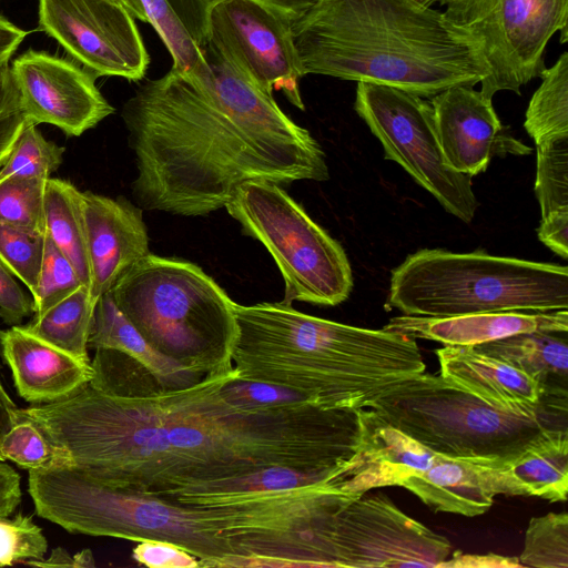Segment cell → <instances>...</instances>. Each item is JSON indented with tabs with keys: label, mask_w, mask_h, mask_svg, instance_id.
<instances>
[{
	"label": "cell",
	"mask_w": 568,
	"mask_h": 568,
	"mask_svg": "<svg viewBox=\"0 0 568 568\" xmlns=\"http://www.w3.org/2000/svg\"><path fill=\"white\" fill-rule=\"evenodd\" d=\"M28 121L49 123L80 136L114 112L95 77L72 62L28 50L11 65Z\"/></svg>",
	"instance_id": "9a60e30c"
},
{
	"label": "cell",
	"mask_w": 568,
	"mask_h": 568,
	"mask_svg": "<svg viewBox=\"0 0 568 568\" xmlns=\"http://www.w3.org/2000/svg\"><path fill=\"white\" fill-rule=\"evenodd\" d=\"M237 378L310 397L322 408H365L425 372L417 341L312 316L292 304L235 303Z\"/></svg>",
	"instance_id": "5b68a950"
},
{
	"label": "cell",
	"mask_w": 568,
	"mask_h": 568,
	"mask_svg": "<svg viewBox=\"0 0 568 568\" xmlns=\"http://www.w3.org/2000/svg\"><path fill=\"white\" fill-rule=\"evenodd\" d=\"M336 469L301 471L288 467H270L160 496L192 505L225 504L247 499L251 496L284 493L324 484L333 479Z\"/></svg>",
	"instance_id": "484cf974"
},
{
	"label": "cell",
	"mask_w": 568,
	"mask_h": 568,
	"mask_svg": "<svg viewBox=\"0 0 568 568\" xmlns=\"http://www.w3.org/2000/svg\"><path fill=\"white\" fill-rule=\"evenodd\" d=\"M64 151L28 121L0 168V181L11 176L49 179L62 164Z\"/></svg>",
	"instance_id": "836d02e7"
},
{
	"label": "cell",
	"mask_w": 568,
	"mask_h": 568,
	"mask_svg": "<svg viewBox=\"0 0 568 568\" xmlns=\"http://www.w3.org/2000/svg\"><path fill=\"white\" fill-rule=\"evenodd\" d=\"M303 74L433 98L488 75L479 41L416 0H317L291 26Z\"/></svg>",
	"instance_id": "277c9868"
},
{
	"label": "cell",
	"mask_w": 568,
	"mask_h": 568,
	"mask_svg": "<svg viewBox=\"0 0 568 568\" xmlns=\"http://www.w3.org/2000/svg\"><path fill=\"white\" fill-rule=\"evenodd\" d=\"M21 501L20 475L0 462V516L11 515Z\"/></svg>",
	"instance_id": "bcb514c9"
},
{
	"label": "cell",
	"mask_w": 568,
	"mask_h": 568,
	"mask_svg": "<svg viewBox=\"0 0 568 568\" xmlns=\"http://www.w3.org/2000/svg\"><path fill=\"white\" fill-rule=\"evenodd\" d=\"M568 332H529L474 346L539 381L552 394L568 396Z\"/></svg>",
	"instance_id": "cb8c5ba5"
},
{
	"label": "cell",
	"mask_w": 568,
	"mask_h": 568,
	"mask_svg": "<svg viewBox=\"0 0 568 568\" xmlns=\"http://www.w3.org/2000/svg\"><path fill=\"white\" fill-rule=\"evenodd\" d=\"M387 306L426 317L567 310L568 268L481 251L424 248L393 270Z\"/></svg>",
	"instance_id": "52a82bcc"
},
{
	"label": "cell",
	"mask_w": 568,
	"mask_h": 568,
	"mask_svg": "<svg viewBox=\"0 0 568 568\" xmlns=\"http://www.w3.org/2000/svg\"><path fill=\"white\" fill-rule=\"evenodd\" d=\"M81 286L85 285L80 280L73 264L52 240L44 235V250L39 280L32 293L33 315L43 314Z\"/></svg>",
	"instance_id": "d590c367"
},
{
	"label": "cell",
	"mask_w": 568,
	"mask_h": 568,
	"mask_svg": "<svg viewBox=\"0 0 568 568\" xmlns=\"http://www.w3.org/2000/svg\"><path fill=\"white\" fill-rule=\"evenodd\" d=\"M384 328L448 346H476L529 332H568V310L488 312L449 317L402 315Z\"/></svg>",
	"instance_id": "7402d4cb"
},
{
	"label": "cell",
	"mask_w": 568,
	"mask_h": 568,
	"mask_svg": "<svg viewBox=\"0 0 568 568\" xmlns=\"http://www.w3.org/2000/svg\"><path fill=\"white\" fill-rule=\"evenodd\" d=\"M354 109L384 149L446 212L470 223L479 202L471 178L450 169L429 101L388 85L357 82Z\"/></svg>",
	"instance_id": "30bf717a"
},
{
	"label": "cell",
	"mask_w": 568,
	"mask_h": 568,
	"mask_svg": "<svg viewBox=\"0 0 568 568\" xmlns=\"http://www.w3.org/2000/svg\"><path fill=\"white\" fill-rule=\"evenodd\" d=\"M16 410L17 406L0 382V462H6L1 453V443L17 422Z\"/></svg>",
	"instance_id": "f907efd6"
},
{
	"label": "cell",
	"mask_w": 568,
	"mask_h": 568,
	"mask_svg": "<svg viewBox=\"0 0 568 568\" xmlns=\"http://www.w3.org/2000/svg\"><path fill=\"white\" fill-rule=\"evenodd\" d=\"M535 193L541 219L568 211V138L536 145Z\"/></svg>",
	"instance_id": "e575fe53"
},
{
	"label": "cell",
	"mask_w": 568,
	"mask_h": 568,
	"mask_svg": "<svg viewBox=\"0 0 568 568\" xmlns=\"http://www.w3.org/2000/svg\"><path fill=\"white\" fill-rule=\"evenodd\" d=\"M368 407L437 455L509 460L567 428V398L531 412L498 408L440 374L407 379Z\"/></svg>",
	"instance_id": "ba28073f"
},
{
	"label": "cell",
	"mask_w": 568,
	"mask_h": 568,
	"mask_svg": "<svg viewBox=\"0 0 568 568\" xmlns=\"http://www.w3.org/2000/svg\"><path fill=\"white\" fill-rule=\"evenodd\" d=\"M123 3L134 19L148 22L140 0H123Z\"/></svg>",
	"instance_id": "816d5d0a"
},
{
	"label": "cell",
	"mask_w": 568,
	"mask_h": 568,
	"mask_svg": "<svg viewBox=\"0 0 568 568\" xmlns=\"http://www.w3.org/2000/svg\"><path fill=\"white\" fill-rule=\"evenodd\" d=\"M438 141L447 165L474 176L494 156L528 155L531 149L501 124L490 99L468 85L448 88L430 98Z\"/></svg>",
	"instance_id": "2e32d148"
},
{
	"label": "cell",
	"mask_w": 568,
	"mask_h": 568,
	"mask_svg": "<svg viewBox=\"0 0 568 568\" xmlns=\"http://www.w3.org/2000/svg\"><path fill=\"white\" fill-rule=\"evenodd\" d=\"M28 565L39 567H94V558L90 549H83L71 556L63 548H55L48 558L30 561Z\"/></svg>",
	"instance_id": "c3c4849f"
},
{
	"label": "cell",
	"mask_w": 568,
	"mask_h": 568,
	"mask_svg": "<svg viewBox=\"0 0 568 568\" xmlns=\"http://www.w3.org/2000/svg\"><path fill=\"white\" fill-rule=\"evenodd\" d=\"M34 313L33 298H30L11 271L0 261V317L11 326Z\"/></svg>",
	"instance_id": "b9f144b4"
},
{
	"label": "cell",
	"mask_w": 568,
	"mask_h": 568,
	"mask_svg": "<svg viewBox=\"0 0 568 568\" xmlns=\"http://www.w3.org/2000/svg\"><path fill=\"white\" fill-rule=\"evenodd\" d=\"M114 1H118V2H121V3H123V0H114ZM123 4H124V3H123Z\"/></svg>",
	"instance_id": "db71d44e"
},
{
	"label": "cell",
	"mask_w": 568,
	"mask_h": 568,
	"mask_svg": "<svg viewBox=\"0 0 568 568\" xmlns=\"http://www.w3.org/2000/svg\"><path fill=\"white\" fill-rule=\"evenodd\" d=\"M541 84L532 94L524 122L536 145L568 138V52L544 68Z\"/></svg>",
	"instance_id": "f1b7e54d"
},
{
	"label": "cell",
	"mask_w": 568,
	"mask_h": 568,
	"mask_svg": "<svg viewBox=\"0 0 568 568\" xmlns=\"http://www.w3.org/2000/svg\"><path fill=\"white\" fill-rule=\"evenodd\" d=\"M538 239L562 258L568 257V211H558L541 219Z\"/></svg>",
	"instance_id": "7bdbcfd3"
},
{
	"label": "cell",
	"mask_w": 568,
	"mask_h": 568,
	"mask_svg": "<svg viewBox=\"0 0 568 568\" xmlns=\"http://www.w3.org/2000/svg\"><path fill=\"white\" fill-rule=\"evenodd\" d=\"M146 20L168 48L173 68L196 74L206 64L203 50L168 0H140Z\"/></svg>",
	"instance_id": "d6a6232c"
},
{
	"label": "cell",
	"mask_w": 568,
	"mask_h": 568,
	"mask_svg": "<svg viewBox=\"0 0 568 568\" xmlns=\"http://www.w3.org/2000/svg\"><path fill=\"white\" fill-rule=\"evenodd\" d=\"M224 399L252 412H284L317 406L310 397L288 388L237 378V373L221 388Z\"/></svg>",
	"instance_id": "8d00e7d4"
},
{
	"label": "cell",
	"mask_w": 568,
	"mask_h": 568,
	"mask_svg": "<svg viewBox=\"0 0 568 568\" xmlns=\"http://www.w3.org/2000/svg\"><path fill=\"white\" fill-rule=\"evenodd\" d=\"M45 235L73 264L82 283L90 288L83 194L71 182L49 178L44 194Z\"/></svg>",
	"instance_id": "4316f807"
},
{
	"label": "cell",
	"mask_w": 568,
	"mask_h": 568,
	"mask_svg": "<svg viewBox=\"0 0 568 568\" xmlns=\"http://www.w3.org/2000/svg\"><path fill=\"white\" fill-rule=\"evenodd\" d=\"M6 460L28 469H52L73 466L69 454L32 422L17 418L1 443Z\"/></svg>",
	"instance_id": "1f68e13d"
},
{
	"label": "cell",
	"mask_w": 568,
	"mask_h": 568,
	"mask_svg": "<svg viewBox=\"0 0 568 568\" xmlns=\"http://www.w3.org/2000/svg\"><path fill=\"white\" fill-rule=\"evenodd\" d=\"M197 74L171 68L143 82L121 116L135 155L141 209L202 216L250 181L329 179L325 153L240 60L209 38Z\"/></svg>",
	"instance_id": "7a4b0ae2"
},
{
	"label": "cell",
	"mask_w": 568,
	"mask_h": 568,
	"mask_svg": "<svg viewBox=\"0 0 568 568\" xmlns=\"http://www.w3.org/2000/svg\"><path fill=\"white\" fill-rule=\"evenodd\" d=\"M207 38L224 44L262 87L282 91L304 110L298 87L304 74L288 22L256 0H219L207 10Z\"/></svg>",
	"instance_id": "5bb4252c"
},
{
	"label": "cell",
	"mask_w": 568,
	"mask_h": 568,
	"mask_svg": "<svg viewBox=\"0 0 568 568\" xmlns=\"http://www.w3.org/2000/svg\"><path fill=\"white\" fill-rule=\"evenodd\" d=\"M511 496L565 501L568 490V430L552 434L509 460H500Z\"/></svg>",
	"instance_id": "d4e9b609"
},
{
	"label": "cell",
	"mask_w": 568,
	"mask_h": 568,
	"mask_svg": "<svg viewBox=\"0 0 568 568\" xmlns=\"http://www.w3.org/2000/svg\"><path fill=\"white\" fill-rule=\"evenodd\" d=\"M88 347L114 349L130 356L163 389L185 388L204 377L152 348L121 313L109 292L95 303Z\"/></svg>",
	"instance_id": "603a6c76"
},
{
	"label": "cell",
	"mask_w": 568,
	"mask_h": 568,
	"mask_svg": "<svg viewBox=\"0 0 568 568\" xmlns=\"http://www.w3.org/2000/svg\"><path fill=\"white\" fill-rule=\"evenodd\" d=\"M44 250V235L0 225V261L34 292Z\"/></svg>",
	"instance_id": "74e56055"
},
{
	"label": "cell",
	"mask_w": 568,
	"mask_h": 568,
	"mask_svg": "<svg viewBox=\"0 0 568 568\" xmlns=\"http://www.w3.org/2000/svg\"><path fill=\"white\" fill-rule=\"evenodd\" d=\"M445 16L480 43L488 75L480 92L493 99L498 91L520 94L539 77L550 38L568 40V0H438Z\"/></svg>",
	"instance_id": "8fae6325"
},
{
	"label": "cell",
	"mask_w": 568,
	"mask_h": 568,
	"mask_svg": "<svg viewBox=\"0 0 568 568\" xmlns=\"http://www.w3.org/2000/svg\"><path fill=\"white\" fill-rule=\"evenodd\" d=\"M438 567L442 568H505V567H521V564L516 557H507L497 554L473 555L462 554L455 551L452 559H446L440 562Z\"/></svg>",
	"instance_id": "f6af8a7d"
},
{
	"label": "cell",
	"mask_w": 568,
	"mask_h": 568,
	"mask_svg": "<svg viewBox=\"0 0 568 568\" xmlns=\"http://www.w3.org/2000/svg\"><path fill=\"white\" fill-rule=\"evenodd\" d=\"M219 0H202L206 9ZM291 26L306 13L317 0H256Z\"/></svg>",
	"instance_id": "7dc6e473"
},
{
	"label": "cell",
	"mask_w": 568,
	"mask_h": 568,
	"mask_svg": "<svg viewBox=\"0 0 568 568\" xmlns=\"http://www.w3.org/2000/svg\"><path fill=\"white\" fill-rule=\"evenodd\" d=\"M29 494L38 516L70 532L168 541L206 568L285 566L317 511L307 488L192 505L109 486L74 466L34 471Z\"/></svg>",
	"instance_id": "3957f363"
},
{
	"label": "cell",
	"mask_w": 568,
	"mask_h": 568,
	"mask_svg": "<svg viewBox=\"0 0 568 568\" xmlns=\"http://www.w3.org/2000/svg\"><path fill=\"white\" fill-rule=\"evenodd\" d=\"M436 355L445 379L498 408L531 412L568 398L549 393L535 377L474 346L444 345Z\"/></svg>",
	"instance_id": "ffe728a7"
},
{
	"label": "cell",
	"mask_w": 568,
	"mask_h": 568,
	"mask_svg": "<svg viewBox=\"0 0 568 568\" xmlns=\"http://www.w3.org/2000/svg\"><path fill=\"white\" fill-rule=\"evenodd\" d=\"M92 297L109 292L118 280L150 253L142 209L124 196L82 192Z\"/></svg>",
	"instance_id": "ac0fdd59"
},
{
	"label": "cell",
	"mask_w": 568,
	"mask_h": 568,
	"mask_svg": "<svg viewBox=\"0 0 568 568\" xmlns=\"http://www.w3.org/2000/svg\"><path fill=\"white\" fill-rule=\"evenodd\" d=\"M518 559L521 566L568 568V515L548 513L530 518Z\"/></svg>",
	"instance_id": "4dcf8cb0"
},
{
	"label": "cell",
	"mask_w": 568,
	"mask_h": 568,
	"mask_svg": "<svg viewBox=\"0 0 568 568\" xmlns=\"http://www.w3.org/2000/svg\"><path fill=\"white\" fill-rule=\"evenodd\" d=\"M359 417L357 447L332 479L341 491L362 496L373 488L400 486L438 459L439 455L389 424L373 408H359Z\"/></svg>",
	"instance_id": "e0dca14e"
},
{
	"label": "cell",
	"mask_w": 568,
	"mask_h": 568,
	"mask_svg": "<svg viewBox=\"0 0 568 568\" xmlns=\"http://www.w3.org/2000/svg\"><path fill=\"white\" fill-rule=\"evenodd\" d=\"M28 122L9 62L0 64V168Z\"/></svg>",
	"instance_id": "ab89813d"
},
{
	"label": "cell",
	"mask_w": 568,
	"mask_h": 568,
	"mask_svg": "<svg viewBox=\"0 0 568 568\" xmlns=\"http://www.w3.org/2000/svg\"><path fill=\"white\" fill-rule=\"evenodd\" d=\"M235 375L233 367L185 388L134 395L89 384L65 399L17 408L16 415L99 481L155 495L270 467L335 469L354 454L359 409L245 410L221 394Z\"/></svg>",
	"instance_id": "6da1fadb"
},
{
	"label": "cell",
	"mask_w": 568,
	"mask_h": 568,
	"mask_svg": "<svg viewBox=\"0 0 568 568\" xmlns=\"http://www.w3.org/2000/svg\"><path fill=\"white\" fill-rule=\"evenodd\" d=\"M193 39L202 47L209 36L207 9L202 0H168Z\"/></svg>",
	"instance_id": "ee69618b"
},
{
	"label": "cell",
	"mask_w": 568,
	"mask_h": 568,
	"mask_svg": "<svg viewBox=\"0 0 568 568\" xmlns=\"http://www.w3.org/2000/svg\"><path fill=\"white\" fill-rule=\"evenodd\" d=\"M48 179L11 176L0 181V225L45 235Z\"/></svg>",
	"instance_id": "f546056e"
},
{
	"label": "cell",
	"mask_w": 568,
	"mask_h": 568,
	"mask_svg": "<svg viewBox=\"0 0 568 568\" xmlns=\"http://www.w3.org/2000/svg\"><path fill=\"white\" fill-rule=\"evenodd\" d=\"M26 36V31L0 14V64L9 62Z\"/></svg>",
	"instance_id": "681fc988"
},
{
	"label": "cell",
	"mask_w": 568,
	"mask_h": 568,
	"mask_svg": "<svg viewBox=\"0 0 568 568\" xmlns=\"http://www.w3.org/2000/svg\"><path fill=\"white\" fill-rule=\"evenodd\" d=\"M97 301L88 286H81L23 327L47 343L84 361Z\"/></svg>",
	"instance_id": "83f0119b"
},
{
	"label": "cell",
	"mask_w": 568,
	"mask_h": 568,
	"mask_svg": "<svg viewBox=\"0 0 568 568\" xmlns=\"http://www.w3.org/2000/svg\"><path fill=\"white\" fill-rule=\"evenodd\" d=\"M435 511L474 517L487 511L509 486L499 459H458L440 456L425 471L400 484Z\"/></svg>",
	"instance_id": "44dd1931"
},
{
	"label": "cell",
	"mask_w": 568,
	"mask_h": 568,
	"mask_svg": "<svg viewBox=\"0 0 568 568\" xmlns=\"http://www.w3.org/2000/svg\"><path fill=\"white\" fill-rule=\"evenodd\" d=\"M416 1L426 7H430L433 3L437 2L438 0H416Z\"/></svg>",
	"instance_id": "f5cc1de1"
},
{
	"label": "cell",
	"mask_w": 568,
	"mask_h": 568,
	"mask_svg": "<svg viewBox=\"0 0 568 568\" xmlns=\"http://www.w3.org/2000/svg\"><path fill=\"white\" fill-rule=\"evenodd\" d=\"M39 24L95 78H144L150 57L134 18L114 0H39Z\"/></svg>",
	"instance_id": "4fadbf2b"
},
{
	"label": "cell",
	"mask_w": 568,
	"mask_h": 568,
	"mask_svg": "<svg viewBox=\"0 0 568 568\" xmlns=\"http://www.w3.org/2000/svg\"><path fill=\"white\" fill-rule=\"evenodd\" d=\"M47 550V538L31 517L0 516V567L40 560Z\"/></svg>",
	"instance_id": "f35d334b"
},
{
	"label": "cell",
	"mask_w": 568,
	"mask_h": 568,
	"mask_svg": "<svg viewBox=\"0 0 568 568\" xmlns=\"http://www.w3.org/2000/svg\"><path fill=\"white\" fill-rule=\"evenodd\" d=\"M0 347L19 395L31 404L65 399L93 378L91 361L47 343L21 325L0 332Z\"/></svg>",
	"instance_id": "d6986e66"
},
{
	"label": "cell",
	"mask_w": 568,
	"mask_h": 568,
	"mask_svg": "<svg viewBox=\"0 0 568 568\" xmlns=\"http://www.w3.org/2000/svg\"><path fill=\"white\" fill-rule=\"evenodd\" d=\"M136 562L150 568H197L200 560L185 549L160 540H142L133 548Z\"/></svg>",
	"instance_id": "60d3db41"
},
{
	"label": "cell",
	"mask_w": 568,
	"mask_h": 568,
	"mask_svg": "<svg viewBox=\"0 0 568 568\" xmlns=\"http://www.w3.org/2000/svg\"><path fill=\"white\" fill-rule=\"evenodd\" d=\"M225 209L273 256L284 280L283 302L335 306L347 300L354 281L344 248L280 184L246 182Z\"/></svg>",
	"instance_id": "9c48e42d"
},
{
	"label": "cell",
	"mask_w": 568,
	"mask_h": 568,
	"mask_svg": "<svg viewBox=\"0 0 568 568\" xmlns=\"http://www.w3.org/2000/svg\"><path fill=\"white\" fill-rule=\"evenodd\" d=\"M336 567H438L450 542L402 511L384 494L358 496L334 516Z\"/></svg>",
	"instance_id": "7c38bea8"
},
{
	"label": "cell",
	"mask_w": 568,
	"mask_h": 568,
	"mask_svg": "<svg viewBox=\"0 0 568 568\" xmlns=\"http://www.w3.org/2000/svg\"><path fill=\"white\" fill-rule=\"evenodd\" d=\"M109 293L162 355L202 376L233 369L235 302L196 264L149 253Z\"/></svg>",
	"instance_id": "8992f818"
}]
</instances>
